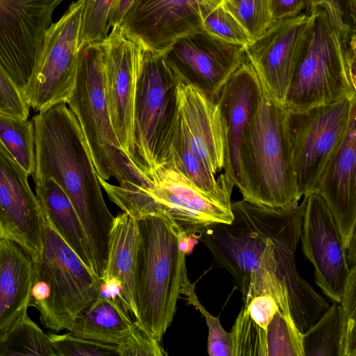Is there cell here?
I'll use <instances>...</instances> for the list:
<instances>
[{
  "label": "cell",
  "instance_id": "15",
  "mask_svg": "<svg viewBox=\"0 0 356 356\" xmlns=\"http://www.w3.org/2000/svg\"><path fill=\"white\" fill-rule=\"evenodd\" d=\"M222 0H134L120 29L145 49L161 54L180 36L202 29Z\"/></svg>",
  "mask_w": 356,
  "mask_h": 356
},
{
  "label": "cell",
  "instance_id": "19",
  "mask_svg": "<svg viewBox=\"0 0 356 356\" xmlns=\"http://www.w3.org/2000/svg\"><path fill=\"white\" fill-rule=\"evenodd\" d=\"M262 86L245 59L222 87L218 101L225 127L224 175L227 182L242 187L241 150L244 134L258 108Z\"/></svg>",
  "mask_w": 356,
  "mask_h": 356
},
{
  "label": "cell",
  "instance_id": "22",
  "mask_svg": "<svg viewBox=\"0 0 356 356\" xmlns=\"http://www.w3.org/2000/svg\"><path fill=\"white\" fill-rule=\"evenodd\" d=\"M33 284V261L11 240L0 238V336L27 311Z\"/></svg>",
  "mask_w": 356,
  "mask_h": 356
},
{
  "label": "cell",
  "instance_id": "24",
  "mask_svg": "<svg viewBox=\"0 0 356 356\" xmlns=\"http://www.w3.org/2000/svg\"><path fill=\"white\" fill-rule=\"evenodd\" d=\"M163 163L183 174L211 198L231 206L233 186L224 177L216 178L195 152L180 111Z\"/></svg>",
  "mask_w": 356,
  "mask_h": 356
},
{
  "label": "cell",
  "instance_id": "41",
  "mask_svg": "<svg viewBox=\"0 0 356 356\" xmlns=\"http://www.w3.org/2000/svg\"><path fill=\"white\" fill-rule=\"evenodd\" d=\"M309 0H269L273 22L296 16L307 8Z\"/></svg>",
  "mask_w": 356,
  "mask_h": 356
},
{
  "label": "cell",
  "instance_id": "31",
  "mask_svg": "<svg viewBox=\"0 0 356 356\" xmlns=\"http://www.w3.org/2000/svg\"><path fill=\"white\" fill-rule=\"evenodd\" d=\"M230 333L232 356H267L266 330L253 321L245 306L241 308Z\"/></svg>",
  "mask_w": 356,
  "mask_h": 356
},
{
  "label": "cell",
  "instance_id": "4",
  "mask_svg": "<svg viewBox=\"0 0 356 356\" xmlns=\"http://www.w3.org/2000/svg\"><path fill=\"white\" fill-rule=\"evenodd\" d=\"M139 242L135 272L136 325L161 341L189 281L186 254L178 246L177 225L165 214L136 218Z\"/></svg>",
  "mask_w": 356,
  "mask_h": 356
},
{
  "label": "cell",
  "instance_id": "9",
  "mask_svg": "<svg viewBox=\"0 0 356 356\" xmlns=\"http://www.w3.org/2000/svg\"><path fill=\"white\" fill-rule=\"evenodd\" d=\"M178 83L161 54L145 49L134 113V162L143 172L165 161L179 115Z\"/></svg>",
  "mask_w": 356,
  "mask_h": 356
},
{
  "label": "cell",
  "instance_id": "45",
  "mask_svg": "<svg viewBox=\"0 0 356 356\" xmlns=\"http://www.w3.org/2000/svg\"><path fill=\"white\" fill-rule=\"evenodd\" d=\"M356 238L355 236L352 238L348 247L346 249V257L347 263L350 267L355 265L356 262Z\"/></svg>",
  "mask_w": 356,
  "mask_h": 356
},
{
  "label": "cell",
  "instance_id": "36",
  "mask_svg": "<svg viewBox=\"0 0 356 356\" xmlns=\"http://www.w3.org/2000/svg\"><path fill=\"white\" fill-rule=\"evenodd\" d=\"M56 356H118L117 346L65 334L48 333Z\"/></svg>",
  "mask_w": 356,
  "mask_h": 356
},
{
  "label": "cell",
  "instance_id": "20",
  "mask_svg": "<svg viewBox=\"0 0 356 356\" xmlns=\"http://www.w3.org/2000/svg\"><path fill=\"white\" fill-rule=\"evenodd\" d=\"M313 191L318 193L329 207L346 250L355 236L356 113Z\"/></svg>",
  "mask_w": 356,
  "mask_h": 356
},
{
  "label": "cell",
  "instance_id": "43",
  "mask_svg": "<svg viewBox=\"0 0 356 356\" xmlns=\"http://www.w3.org/2000/svg\"><path fill=\"white\" fill-rule=\"evenodd\" d=\"M200 231L191 234L180 232L178 238V246L180 251L186 255L192 252L194 247L200 241Z\"/></svg>",
  "mask_w": 356,
  "mask_h": 356
},
{
  "label": "cell",
  "instance_id": "10",
  "mask_svg": "<svg viewBox=\"0 0 356 356\" xmlns=\"http://www.w3.org/2000/svg\"><path fill=\"white\" fill-rule=\"evenodd\" d=\"M355 113L356 98L302 111H288L292 165L300 197L314 191Z\"/></svg>",
  "mask_w": 356,
  "mask_h": 356
},
{
  "label": "cell",
  "instance_id": "44",
  "mask_svg": "<svg viewBox=\"0 0 356 356\" xmlns=\"http://www.w3.org/2000/svg\"><path fill=\"white\" fill-rule=\"evenodd\" d=\"M134 0H118L109 18V26H118Z\"/></svg>",
  "mask_w": 356,
  "mask_h": 356
},
{
  "label": "cell",
  "instance_id": "5",
  "mask_svg": "<svg viewBox=\"0 0 356 356\" xmlns=\"http://www.w3.org/2000/svg\"><path fill=\"white\" fill-rule=\"evenodd\" d=\"M241 164L243 199L277 210L298 206L292 165L288 110L262 87L257 111L243 136Z\"/></svg>",
  "mask_w": 356,
  "mask_h": 356
},
{
  "label": "cell",
  "instance_id": "13",
  "mask_svg": "<svg viewBox=\"0 0 356 356\" xmlns=\"http://www.w3.org/2000/svg\"><path fill=\"white\" fill-rule=\"evenodd\" d=\"M103 42V86L114 132L123 153L134 161V113L145 48L119 26Z\"/></svg>",
  "mask_w": 356,
  "mask_h": 356
},
{
  "label": "cell",
  "instance_id": "28",
  "mask_svg": "<svg viewBox=\"0 0 356 356\" xmlns=\"http://www.w3.org/2000/svg\"><path fill=\"white\" fill-rule=\"evenodd\" d=\"M0 141L14 159L31 175L35 167V135L32 120L0 114Z\"/></svg>",
  "mask_w": 356,
  "mask_h": 356
},
{
  "label": "cell",
  "instance_id": "16",
  "mask_svg": "<svg viewBox=\"0 0 356 356\" xmlns=\"http://www.w3.org/2000/svg\"><path fill=\"white\" fill-rule=\"evenodd\" d=\"M305 200L300 237L305 257L313 264L315 282L332 301L343 298L350 267L341 234L323 197L312 191Z\"/></svg>",
  "mask_w": 356,
  "mask_h": 356
},
{
  "label": "cell",
  "instance_id": "18",
  "mask_svg": "<svg viewBox=\"0 0 356 356\" xmlns=\"http://www.w3.org/2000/svg\"><path fill=\"white\" fill-rule=\"evenodd\" d=\"M29 176L0 141V238L16 243L35 261L42 249V211Z\"/></svg>",
  "mask_w": 356,
  "mask_h": 356
},
{
  "label": "cell",
  "instance_id": "3",
  "mask_svg": "<svg viewBox=\"0 0 356 356\" xmlns=\"http://www.w3.org/2000/svg\"><path fill=\"white\" fill-rule=\"evenodd\" d=\"M307 13L304 47L284 103L289 111L356 98L355 29L329 2L312 5Z\"/></svg>",
  "mask_w": 356,
  "mask_h": 356
},
{
  "label": "cell",
  "instance_id": "33",
  "mask_svg": "<svg viewBox=\"0 0 356 356\" xmlns=\"http://www.w3.org/2000/svg\"><path fill=\"white\" fill-rule=\"evenodd\" d=\"M340 356H356V266L350 267L345 292L339 306Z\"/></svg>",
  "mask_w": 356,
  "mask_h": 356
},
{
  "label": "cell",
  "instance_id": "37",
  "mask_svg": "<svg viewBox=\"0 0 356 356\" xmlns=\"http://www.w3.org/2000/svg\"><path fill=\"white\" fill-rule=\"evenodd\" d=\"M202 28L227 42L245 47L251 42L245 29L221 3L204 18Z\"/></svg>",
  "mask_w": 356,
  "mask_h": 356
},
{
  "label": "cell",
  "instance_id": "35",
  "mask_svg": "<svg viewBox=\"0 0 356 356\" xmlns=\"http://www.w3.org/2000/svg\"><path fill=\"white\" fill-rule=\"evenodd\" d=\"M188 304L194 307L204 317L209 330L207 349L210 356H232V339L220 324L219 318L211 314L199 301L195 285L188 283L182 294Z\"/></svg>",
  "mask_w": 356,
  "mask_h": 356
},
{
  "label": "cell",
  "instance_id": "7",
  "mask_svg": "<svg viewBox=\"0 0 356 356\" xmlns=\"http://www.w3.org/2000/svg\"><path fill=\"white\" fill-rule=\"evenodd\" d=\"M143 176L139 184L124 181L113 185L99 177L98 179L110 200L135 218L165 214L186 234L232 222L231 206L206 195L165 163L143 172Z\"/></svg>",
  "mask_w": 356,
  "mask_h": 356
},
{
  "label": "cell",
  "instance_id": "34",
  "mask_svg": "<svg viewBox=\"0 0 356 356\" xmlns=\"http://www.w3.org/2000/svg\"><path fill=\"white\" fill-rule=\"evenodd\" d=\"M118 0H85L79 49L89 43L104 40L108 33L109 18Z\"/></svg>",
  "mask_w": 356,
  "mask_h": 356
},
{
  "label": "cell",
  "instance_id": "30",
  "mask_svg": "<svg viewBox=\"0 0 356 356\" xmlns=\"http://www.w3.org/2000/svg\"><path fill=\"white\" fill-rule=\"evenodd\" d=\"M266 332L267 356H304L303 333L294 323L289 303L278 307Z\"/></svg>",
  "mask_w": 356,
  "mask_h": 356
},
{
  "label": "cell",
  "instance_id": "11",
  "mask_svg": "<svg viewBox=\"0 0 356 356\" xmlns=\"http://www.w3.org/2000/svg\"><path fill=\"white\" fill-rule=\"evenodd\" d=\"M84 5L85 0L72 2L45 31L35 65L22 90L27 104L35 112L66 104L72 95Z\"/></svg>",
  "mask_w": 356,
  "mask_h": 356
},
{
  "label": "cell",
  "instance_id": "29",
  "mask_svg": "<svg viewBox=\"0 0 356 356\" xmlns=\"http://www.w3.org/2000/svg\"><path fill=\"white\" fill-rule=\"evenodd\" d=\"M339 303L332 301L322 316L302 334L304 356H340Z\"/></svg>",
  "mask_w": 356,
  "mask_h": 356
},
{
  "label": "cell",
  "instance_id": "39",
  "mask_svg": "<svg viewBox=\"0 0 356 356\" xmlns=\"http://www.w3.org/2000/svg\"><path fill=\"white\" fill-rule=\"evenodd\" d=\"M135 322V321H134ZM117 346L118 356H164L160 341L153 339L136 323L130 333Z\"/></svg>",
  "mask_w": 356,
  "mask_h": 356
},
{
  "label": "cell",
  "instance_id": "26",
  "mask_svg": "<svg viewBox=\"0 0 356 356\" xmlns=\"http://www.w3.org/2000/svg\"><path fill=\"white\" fill-rule=\"evenodd\" d=\"M134 326L135 322L120 300L99 296L79 313L68 332L79 337L118 345Z\"/></svg>",
  "mask_w": 356,
  "mask_h": 356
},
{
  "label": "cell",
  "instance_id": "14",
  "mask_svg": "<svg viewBox=\"0 0 356 356\" xmlns=\"http://www.w3.org/2000/svg\"><path fill=\"white\" fill-rule=\"evenodd\" d=\"M64 1L0 0V65L21 90L53 23V13Z\"/></svg>",
  "mask_w": 356,
  "mask_h": 356
},
{
  "label": "cell",
  "instance_id": "17",
  "mask_svg": "<svg viewBox=\"0 0 356 356\" xmlns=\"http://www.w3.org/2000/svg\"><path fill=\"white\" fill-rule=\"evenodd\" d=\"M309 23L307 13L275 21L245 47V56L268 95L284 105Z\"/></svg>",
  "mask_w": 356,
  "mask_h": 356
},
{
  "label": "cell",
  "instance_id": "42",
  "mask_svg": "<svg viewBox=\"0 0 356 356\" xmlns=\"http://www.w3.org/2000/svg\"><path fill=\"white\" fill-rule=\"evenodd\" d=\"M322 1L329 2L335 6L345 22L355 29L356 0H309L307 8Z\"/></svg>",
  "mask_w": 356,
  "mask_h": 356
},
{
  "label": "cell",
  "instance_id": "6",
  "mask_svg": "<svg viewBox=\"0 0 356 356\" xmlns=\"http://www.w3.org/2000/svg\"><path fill=\"white\" fill-rule=\"evenodd\" d=\"M41 208L42 249L38 259L32 261L30 306L38 311L46 329L58 333L69 330L79 313L97 299L100 278L72 250Z\"/></svg>",
  "mask_w": 356,
  "mask_h": 356
},
{
  "label": "cell",
  "instance_id": "21",
  "mask_svg": "<svg viewBox=\"0 0 356 356\" xmlns=\"http://www.w3.org/2000/svg\"><path fill=\"white\" fill-rule=\"evenodd\" d=\"M178 97L193 150L215 175L224 173L225 127L218 99L179 81Z\"/></svg>",
  "mask_w": 356,
  "mask_h": 356
},
{
  "label": "cell",
  "instance_id": "1",
  "mask_svg": "<svg viewBox=\"0 0 356 356\" xmlns=\"http://www.w3.org/2000/svg\"><path fill=\"white\" fill-rule=\"evenodd\" d=\"M305 206L304 197L290 210L266 208L243 199L231 202L230 223L212 225L200 232V241L216 266L232 275L243 305L255 296L268 273L286 289L292 318L302 333L330 306L296 268L295 253Z\"/></svg>",
  "mask_w": 356,
  "mask_h": 356
},
{
  "label": "cell",
  "instance_id": "2",
  "mask_svg": "<svg viewBox=\"0 0 356 356\" xmlns=\"http://www.w3.org/2000/svg\"><path fill=\"white\" fill-rule=\"evenodd\" d=\"M35 135L33 180L51 179L71 201L87 238L99 277L104 271L115 217L77 119L67 104L38 112L32 118Z\"/></svg>",
  "mask_w": 356,
  "mask_h": 356
},
{
  "label": "cell",
  "instance_id": "12",
  "mask_svg": "<svg viewBox=\"0 0 356 356\" xmlns=\"http://www.w3.org/2000/svg\"><path fill=\"white\" fill-rule=\"evenodd\" d=\"M161 55L177 80L218 97L245 59V46L225 42L200 29L174 40Z\"/></svg>",
  "mask_w": 356,
  "mask_h": 356
},
{
  "label": "cell",
  "instance_id": "23",
  "mask_svg": "<svg viewBox=\"0 0 356 356\" xmlns=\"http://www.w3.org/2000/svg\"><path fill=\"white\" fill-rule=\"evenodd\" d=\"M139 242L137 220L123 212L115 217L110 232L106 267L101 277H113L122 286V302L131 314L138 318L135 302V272ZM100 277V278H101Z\"/></svg>",
  "mask_w": 356,
  "mask_h": 356
},
{
  "label": "cell",
  "instance_id": "38",
  "mask_svg": "<svg viewBox=\"0 0 356 356\" xmlns=\"http://www.w3.org/2000/svg\"><path fill=\"white\" fill-rule=\"evenodd\" d=\"M29 111L21 89L0 65V114L27 119Z\"/></svg>",
  "mask_w": 356,
  "mask_h": 356
},
{
  "label": "cell",
  "instance_id": "40",
  "mask_svg": "<svg viewBox=\"0 0 356 356\" xmlns=\"http://www.w3.org/2000/svg\"><path fill=\"white\" fill-rule=\"evenodd\" d=\"M243 305L253 321L265 330L278 309L275 300L268 294L256 296Z\"/></svg>",
  "mask_w": 356,
  "mask_h": 356
},
{
  "label": "cell",
  "instance_id": "8",
  "mask_svg": "<svg viewBox=\"0 0 356 356\" xmlns=\"http://www.w3.org/2000/svg\"><path fill=\"white\" fill-rule=\"evenodd\" d=\"M103 42L81 47L75 85L66 103L75 115L88 145L97 176L139 183V167L122 152L114 132L103 86Z\"/></svg>",
  "mask_w": 356,
  "mask_h": 356
},
{
  "label": "cell",
  "instance_id": "27",
  "mask_svg": "<svg viewBox=\"0 0 356 356\" xmlns=\"http://www.w3.org/2000/svg\"><path fill=\"white\" fill-rule=\"evenodd\" d=\"M56 356L48 333L29 316L27 311L0 336V356Z\"/></svg>",
  "mask_w": 356,
  "mask_h": 356
},
{
  "label": "cell",
  "instance_id": "32",
  "mask_svg": "<svg viewBox=\"0 0 356 356\" xmlns=\"http://www.w3.org/2000/svg\"><path fill=\"white\" fill-rule=\"evenodd\" d=\"M221 4L245 29L251 41L273 23L269 0H222Z\"/></svg>",
  "mask_w": 356,
  "mask_h": 356
},
{
  "label": "cell",
  "instance_id": "25",
  "mask_svg": "<svg viewBox=\"0 0 356 356\" xmlns=\"http://www.w3.org/2000/svg\"><path fill=\"white\" fill-rule=\"evenodd\" d=\"M33 181L37 199L59 234L85 265L95 273L87 238L77 213L66 193L51 179Z\"/></svg>",
  "mask_w": 356,
  "mask_h": 356
}]
</instances>
